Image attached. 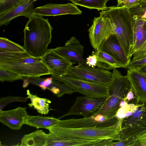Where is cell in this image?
<instances>
[{
    "mask_svg": "<svg viewBox=\"0 0 146 146\" xmlns=\"http://www.w3.org/2000/svg\"><path fill=\"white\" fill-rule=\"evenodd\" d=\"M131 69H134L140 72L146 74V64Z\"/></svg>",
    "mask_w": 146,
    "mask_h": 146,
    "instance_id": "35",
    "label": "cell"
},
{
    "mask_svg": "<svg viewBox=\"0 0 146 146\" xmlns=\"http://www.w3.org/2000/svg\"><path fill=\"white\" fill-rule=\"evenodd\" d=\"M133 43L130 57L140 49L146 41V21L142 20H133Z\"/></svg>",
    "mask_w": 146,
    "mask_h": 146,
    "instance_id": "19",
    "label": "cell"
},
{
    "mask_svg": "<svg viewBox=\"0 0 146 146\" xmlns=\"http://www.w3.org/2000/svg\"><path fill=\"white\" fill-rule=\"evenodd\" d=\"M98 50L104 52L114 58L123 66L127 68L131 61L126 54L116 35L111 33L103 41Z\"/></svg>",
    "mask_w": 146,
    "mask_h": 146,
    "instance_id": "13",
    "label": "cell"
},
{
    "mask_svg": "<svg viewBox=\"0 0 146 146\" xmlns=\"http://www.w3.org/2000/svg\"><path fill=\"white\" fill-rule=\"evenodd\" d=\"M53 28L48 19L33 15L29 19L24 30L23 47L32 56L42 58L51 42Z\"/></svg>",
    "mask_w": 146,
    "mask_h": 146,
    "instance_id": "1",
    "label": "cell"
},
{
    "mask_svg": "<svg viewBox=\"0 0 146 146\" xmlns=\"http://www.w3.org/2000/svg\"><path fill=\"white\" fill-rule=\"evenodd\" d=\"M86 61L88 66L93 68L96 66L97 58L94 53L89 56L86 58Z\"/></svg>",
    "mask_w": 146,
    "mask_h": 146,
    "instance_id": "34",
    "label": "cell"
},
{
    "mask_svg": "<svg viewBox=\"0 0 146 146\" xmlns=\"http://www.w3.org/2000/svg\"><path fill=\"white\" fill-rule=\"evenodd\" d=\"M53 49L58 53L73 62L87 66L83 57L84 46L75 36L71 37L66 42L64 46Z\"/></svg>",
    "mask_w": 146,
    "mask_h": 146,
    "instance_id": "14",
    "label": "cell"
},
{
    "mask_svg": "<svg viewBox=\"0 0 146 146\" xmlns=\"http://www.w3.org/2000/svg\"><path fill=\"white\" fill-rule=\"evenodd\" d=\"M26 107H18L14 109L0 111V121L11 129L20 130L24 124L28 115Z\"/></svg>",
    "mask_w": 146,
    "mask_h": 146,
    "instance_id": "16",
    "label": "cell"
},
{
    "mask_svg": "<svg viewBox=\"0 0 146 146\" xmlns=\"http://www.w3.org/2000/svg\"><path fill=\"white\" fill-rule=\"evenodd\" d=\"M52 75H66L73 65V62L55 51L53 49H48L42 57Z\"/></svg>",
    "mask_w": 146,
    "mask_h": 146,
    "instance_id": "12",
    "label": "cell"
},
{
    "mask_svg": "<svg viewBox=\"0 0 146 146\" xmlns=\"http://www.w3.org/2000/svg\"><path fill=\"white\" fill-rule=\"evenodd\" d=\"M94 53L97 56V67L108 70L124 68L122 64L107 53L100 50Z\"/></svg>",
    "mask_w": 146,
    "mask_h": 146,
    "instance_id": "22",
    "label": "cell"
},
{
    "mask_svg": "<svg viewBox=\"0 0 146 146\" xmlns=\"http://www.w3.org/2000/svg\"><path fill=\"white\" fill-rule=\"evenodd\" d=\"M28 98L27 97L8 96L1 97L0 99V111L9 104L15 102H26Z\"/></svg>",
    "mask_w": 146,
    "mask_h": 146,
    "instance_id": "29",
    "label": "cell"
},
{
    "mask_svg": "<svg viewBox=\"0 0 146 146\" xmlns=\"http://www.w3.org/2000/svg\"><path fill=\"white\" fill-rule=\"evenodd\" d=\"M0 49L9 52H23L26 51L23 46L8 38H0Z\"/></svg>",
    "mask_w": 146,
    "mask_h": 146,
    "instance_id": "26",
    "label": "cell"
},
{
    "mask_svg": "<svg viewBox=\"0 0 146 146\" xmlns=\"http://www.w3.org/2000/svg\"><path fill=\"white\" fill-rule=\"evenodd\" d=\"M35 2V1L38 0H33Z\"/></svg>",
    "mask_w": 146,
    "mask_h": 146,
    "instance_id": "38",
    "label": "cell"
},
{
    "mask_svg": "<svg viewBox=\"0 0 146 146\" xmlns=\"http://www.w3.org/2000/svg\"><path fill=\"white\" fill-rule=\"evenodd\" d=\"M127 75L130 82L136 103L146 102V74L134 69H129Z\"/></svg>",
    "mask_w": 146,
    "mask_h": 146,
    "instance_id": "17",
    "label": "cell"
},
{
    "mask_svg": "<svg viewBox=\"0 0 146 146\" xmlns=\"http://www.w3.org/2000/svg\"><path fill=\"white\" fill-rule=\"evenodd\" d=\"M47 142L54 140H111L119 141V125L104 128H71L57 125L47 129Z\"/></svg>",
    "mask_w": 146,
    "mask_h": 146,
    "instance_id": "3",
    "label": "cell"
},
{
    "mask_svg": "<svg viewBox=\"0 0 146 146\" xmlns=\"http://www.w3.org/2000/svg\"><path fill=\"white\" fill-rule=\"evenodd\" d=\"M136 99L135 98L133 92L131 90L128 93L126 98V100L127 103H128L130 102V101L133 100L134 99Z\"/></svg>",
    "mask_w": 146,
    "mask_h": 146,
    "instance_id": "36",
    "label": "cell"
},
{
    "mask_svg": "<svg viewBox=\"0 0 146 146\" xmlns=\"http://www.w3.org/2000/svg\"><path fill=\"white\" fill-rule=\"evenodd\" d=\"M74 4L90 9L105 11L108 8L106 3L109 0H69Z\"/></svg>",
    "mask_w": 146,
    "mask_h": 146,
    "instance_id": "24",
    "label": "cell"
},
{
    "mask_svg": "<svg viewBox=\"0 0 146 146\" xmlns=\"http://www.w3.org/2000/svg\"><path fill=\"white\" fill-rule=\"evenodd\" d=\"M48 134L42 130H38L25 135L19 145L25 146H46Z\"/></svg>",
    "mask_w": 146,
    "mask_h": 146,
    "instance_id": "21",
    "label": "cell"
},
{
    "mask_svg": "<svg viewBox=\"0 0 146 146\" xmlns=\"http://www.w3.org/2000/svg\"><path fill=\"white\" fill-rule=\"evenodd\" d=\"M146 131V102L138 103L131 115L121 119L120 141L126 142Z\"/></svg>",
    "mask_w": 146,
    "mask_h": 146,
    "instance_id": "6",
    "label": "cell"
},
{
    "mask_svg": "<svg viewBox=\"0 0 146 146\" xmlns=\"http://www.w3.org/2000/svg\"><path fill=\"white\" fill-rule=\"evenodd\" d=\"M120 124V120L116 116L110 117L100 114H95L90 117L80 119H60L56 125L67 127L104 128Z\"/></svg>",
    "mask_w": 146,
    "mask_h": 146,
    "instance_id": "8",
    "label": "cell"
},
{
    "mask_svg": "<svg viewBox=\"0 0 146 146\" xmlns=\"http://www.w3.org/2000/svg\"><path fill=\"white\" fill-rule=\"evenodd\" d=\"M26 94L27 98L31 101V103L28 104L29 107H33L38 113L42 115L48 114L49 111V104L51 103L50 100L33 95L31 93L29 90H27Z\"/></svg>",
    "mask_w": 146,
    "mask_h": 146,
    "instance_id": "23",
    "label": "cell"
},
{
    "mask_svg": "<svg viewBox=\"0 0 146 146\" xmlns=\"http://www.w3.org/2000/svg\"><path fill=\"white\" fill-rule=\"evenodd\" d=\"M128 9L133 20H142L146 21V0L141 1Z\"/></svg>",
    "mask_w": 146,
    "mask_h": 146,
    "instance_id": "25",
    "label": "cell"
},
{
    "mask_svg": "<svg viewBox=\"0 0 146 146\" xmlns=\"http://www.w3.org/2000/svg\"><path fill=\"white\" fill-rule=\"evenodd\" d=\"M146 54V41L142 46L136 51L133 55V57L131 61L140 59Z\"/></svg>",
    "mask_w": 146,
    "mask_h": 146,
    "instance_id": "31",
    "label": "cell"
},
{
    "mask_svg": "<svg viewBox=\"0 0 146 146\" xmlns=\"http://www.w3.org/2000/svg\"><path fill=\"white\" fill-rule=\"evenodd\" d=\"M52 76L53 79L63 83L75 92L88 97L103 98L107 95L108 85L82 80L67 75Z\"/></svg>",
    "mask_w": 146,
    "mask_h": 146,
    "instance_id": "7",
    "label": "cell"
},
{
    "mask_svg": "<svg viewBox=\"0 0 146 146\" xmlns=\"http://www.w3.org/2000/svg\"><path fill=\"white\" fill-rule=\"evenodd\" d=\"M105 99L106 97L92 98L78 96L68 112L59 119L72 115H81L84 117L92 116L101 108Z\"/></svg>",
    "mask_w": 146,
    "mask_h": 146,
    "instance_id": "10",
    "label": "cell"
},
{
    "mask_svg": "<svg viewBox=\"0 0 146 146\" xmlns=\"http://www.w3.org/2000/svg\"><path fill=\"white\" fill-rule=\"evenodd\" d=\"M117 0V2H119L122 1H123L124 0Z\"/></svg>",
    "mask_w": 146,
    "mask_h": 146,
    "instance_id": "37",
    "label": "cell"
},
{
    "mask_svg": "<svg viewBox=\"0 0 146 146\" xmlns=\"http://www.w3.org/2000/svg\"><path fill=\"white\" fill-rule=\"evenodd\" d=\"M146 64V56L133 61H130L127 69H131Z\"/></svg>",
    "mask_w": 146,
    "mask_h": 146,
    "instance_id": "33",
    "label": "cell"
},
{
    "mask_svg": "<svg viewBox=\"0 0 146 146\" xmlns=\"http://www.w3.org/2000/svg\"><path fill=\"white\" fill-rule=\"evenodd\" d=\"M23 78V76L17 74L0 68V80L2 82H13Z\"/></svg>",
    "mask_w": 146,
    "mask_h": 146,
    "instance_id": "27",
    "label": "cell"
},
{
    "mask_svg": "<svg viewBox=\"0 0 146 146\" xmlns=\"http://www.w3.org/2000/svg\"><path fill=\"white\" fill-rule=\"evenodd\" d=\"M142 0H124L117 2V6L123 7L128 9L138 4Z\"/></svg>",
    "mask_w": 146,
    "mask_h": 146,
    "instance_id": "32",
    "label": "cell"
},
{
    "mask_svg": "<svg viewBox=\"0 0 146 146\" xmlns=\"http://www.w3.org/2000/svg\"><path fill=\"white\" fill-rule=\"evenodd\" d=\"M125 146H146V131L126 142Z\"/></svg>",
    "mask_w": 146,
    "mask_h": 146,
    "instance_id": "30",
    "label": "cell"
},
{
    "mask_svg": "<svg viewBox=\"0 0 146 146\" xmlns=\"http://www.w3.org/2000/svg\"><path fill=\"white\" fill-rule=\"evenodd\" d=\"M108 86V93L104 104L95 114L112 117L116 116L121 102L126 99L128 93L131 90V86L127 75L123 76L115 69L113 70Z\"/></svg>",
    "mask_w": 146,
    "mask_h": 146,
    "instance_id": "5",
    "label": "cell"
},
{
    "mask_svg": "<svg viewBox=\"0 0 146 146\" xmlns=\"http://www.w3.org/2000/svg\"><path fill=\"white\" fill-rule=\"evenodd\" d=\"M144 56H146V54Z\"/></svg>",
    "mask_w": 146,
    "mask_h": 146,
    "instance_id": "39",
    "label": "cell"
},
{
    "mask_svg": "<svg viewBox=\"0 0 146 146\" xmlns=\"http://www.w3.org/2000/svg\"><path fill=\"white\" fill-rule=\"evenodd\" d=\"M100 16L107 18L127 56L130 59L133 43V23L128 9L113 6L100 12Z\"/></svg>",
    "mask_w": 146,
    "mask_h": 146,
    "instance_id": "4",
    "label": "cell"
},
{
    "mask_svg": "<svg viewBox=\"0 0 146 146\" xmlns=\"http://www.w3.org/2000/svg\"><path fill=\"white\" fill-rule=\"evenodd\" d=\"M59 120V118H56L53 116H33L28 115L25 119L24 124L37 129H47L57 124Z\"/></svg>",
    "mask_w": 146,
    "mask_h": 146,
    "instance_id": "20",
    "label": "cell"
},
{
    "mask_svg": "<svg viewBox=\"0 0 146 146\" xmlns=\"http://www.w3.org/2000/svg\"><path fill=\"white\" fill-rule=\"evenodd\" d=\"M0 68L23 77L50 74L42 58L34 57L26 51L9 52L0 49Z\"/></svg>",
    "mask_w": 146,
    "mask_h": 146,
    "instance_id": "2",
    "label": "cell"
},
{
    "mask_svg": "<svg viewBox=\"0 0 146 146\" xmlns=\"http://www.w3.org/2000/svg\"><path fill=\"white\" fill-rule=\"evenodd\" d=\"M88 31L90 43L96 51L99 50L102 43L110 34H114L109 20L101 16L94 18Z\"/></svg>",
    "mask_w": 146,
    "mask_h": 146,
    "instance_id": "11",
    "label": "cell"
},
{
    "mask_svg": "<svg viewBox=\"0 0 146 146\" xmlns=\"http://www.w3.org/2000/svg\"><path fill=\"white\" fill-rule=\"evenodd\" d=\"M33 0H26L23 3L0 15V26L7 25L14 18L23 16L29 19L33 15L34 3Z\"/></svg>",
    "mask_w": 146,
    "mask_h": 146,
    "instance_id": "18",
    "label": "cell"
},
{
    "mask_svg": "<svg viewBox=\"0 0 146 146\" xmlns=\"http://www.w3.org/2000/svg\"><path fill=\"white\" fill-rule=\"evenodd\" d=\"M26 0H0V15L13 8Z\"/></svg>",
    "mask_w": 146,
    "mask_h": 146,
    "instance_id": "28",
    "label": "cell"
},
{
    "mask_svg": "<svg viewBox=\"0 0 146 146\" xmlns=\"http://www.w3.org/2000/svg\"><path fill=\"white\" fill-rule=\"evenodd\" d=\"M82 11L74 3L58 4L49 3L34 9L33 15L55 16L66 14L80 15Z\"/></svg>",
    "mask_w": 146,
    "mask_h": 146,
    "instance_id": "15",
    "label": "cell"
},
{
    "mask_svg": "<svg viewBox=\"0 0 146 146\" xmlns=\"http://www.w3.org/2000/svg\"><path fill=\"white\" fill-rule=\"evenodd\" d=\"M111 72L98 67L93 68L81 64L72 66L66 75L76 78L108 85L111 78Z\"/></svg>",
    "mask_w": 146,
    "mask_h": 146,
    "instance_id": "9",
    "label": "cell"
}]
</instances>
